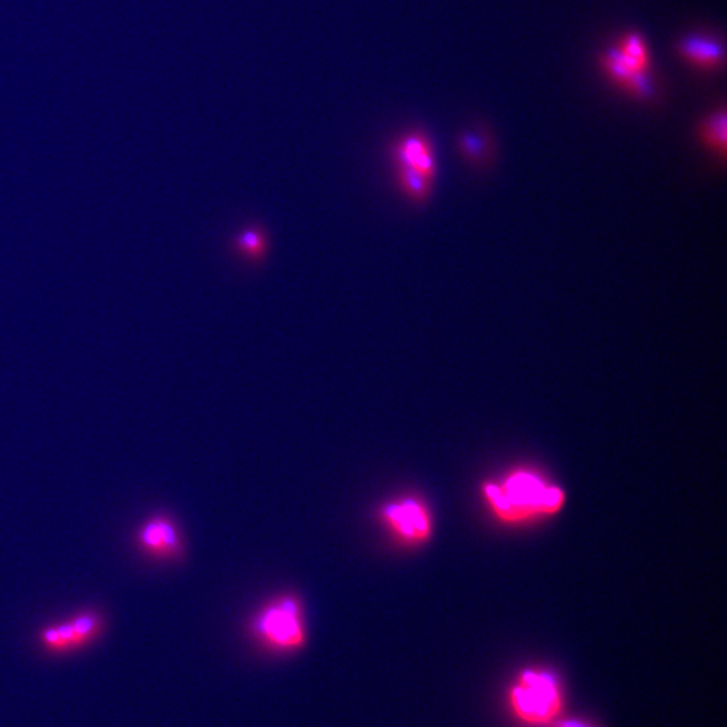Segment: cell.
Wrapping results in <instances>:
<instances>
[{"label": "cell", "instance_id": "11", "mask_svg": "<svg viewBox=\"0 0 727 727\" xmlns=\"http://www.w3.org/2000/svg\"><path fill=\"white\" fill-rule=\"evenodd\" d=\"M396 180H398L400 190L411 201L417 202V204H423L430 197L433 182L427 180L417 170L410 169V167H398Z\"/></svg>", "mask_w": 727, "mask_h": 727}, {"label": "cell", "instance_id": "14", "mask_svg": "<svg viewBox=\"0 0 727 727\" xmlns=\"http://www.w3.org/2000/svg\"><path fill=\"white\" fill-rule=\"evenodd\" d=\"M559 727H587L585 725H582V723L575 722V721H567L561 723V726Z\"/></svg>", "mask_w": 727, "mask_h": 727}, {"label": "cell", "instance_id": "5", "mask_svg": "<svg viewBox=\"0 0 727 727\" xmlns=\"http://www.w3.org/2000/svg\"><path fill=\"white\" fill-rule=\"evenodd\" d=\"M103 620L99 613L87 610L61 624L50 625L41 632L40 640L52 652H69L85 647L100 635Z\"/></svg>", "mask_w": 727, "mask_h": 727}, {"label": "cell", "instance_id": "3", "mask_svg": "<svg viewBox=\"0 0 727 727\" xmlns=\"http://www.w3.org/2000/svg\"><path fill=\"white\" fill-rule=\"evenodd\" d=\"M511 705L524 722L532 725L551 722L561 710L557 679L548 672L524 671L512 688Z\"/></svg>", "mask_w": 727, "mask_h": 727}, {"label": "cell", "instance_id": "2", "mask_svg": "<svg viewBox=\"0 0 727 727\" xmlns=\"http://www.w3.org/2000/svg\"><path fill=\"white\" fill-rule=\"evenodd\" d=\"M250 628L262 647L279 655H293L307 644L302 602L290 594L267 602L252 618Z\"/></svg>", "mask_w": 727, "mask_h": 727}, {"label": "cell", "instance_id": "12", "mask_svg": "<svg viewBox=\"0 0 727 727\" xmlns=\"http://www.w3.org/2000/svg\"><path fill=\"white\" fill-rule=\"evenodd\" d=\"M617 49L620 50L621 56L624 57V60L627 61L633 71L637 73L647 72L649 57L643 38L637 36V34H628V36L622 38Z\"/></svg>", "mask_w": 727, "mask_h": 727}, {"label": "cell", "instance_id": "9", "mask_svg": "<svg viewBox=\"0 0 727 727\" xmlns=\"http://www.w3.org/2000/svg\"><path fill=\"white\" fill-rule=\"evenodd\" d=\"M701 141L707 149L725 157L727 146V118L725 111L715 112L699 128Z\"/></svg>", "mask_w": 727, "mask_h": 727}, {"label": "cell", "instance_id": "1", "mask_svg": "<svg viewBox=\"0 0 727 727\" xmlns=\"http://www.w3.org/2000/svg\"><path fill=\"white\" fill-rule=\"evenodd\" d=\"M485 499L504 522L554 515L565 504V493L528 472H516L500 482L485 485Z\"/></svg>", "mask_w": 727, "mask_h": 727}, {"label": "cell", "instance_id": "4", "mask_svg": "<svg viewBox=\"0 0 727 727\" xmlns=\"http://www.w3.org/2000/svg\"><path fill=\"white\" fill-rule=\"evenodd\" d=\"M377 519L404 546H419L433 535V517L419 497L400 496L386 501L377 509Z\"/></svg>", "mask_w": 727, "mask_h": 727}, {"label": "cell", "instance_id": "13", "mask_svg": "<svg viewBox=\"0 0 727 727\" xmlns=\"http://www.w3.org/2000/svg\"><path fill=\"white\" fill-rule=\"evenodd\" d=\"M460 147L462 153L468 155V158L472 159V161H477V159L480 158L482 151H484L481 139H478L477 136L472 134L462 136Z\"/></svg>", "mask_w": 727, "mask_h": 727}, {"label": "cell", "instance_id": "10", "mask_svg": "<svg viewBox=\"0 0 727 727\" xmlns=\"http://www.w3.org/2000/svg\"><path fill=\"white\" fill-rule=\"evenodd\" d=\"M233 250L248 260H262L267 252V237L262 228L250 227L233 240Z\"/></svg>", "mask_w": 727, "mask_h": 727}, {"label": "cell", "instance_id": "8", "mask_svg": "<svg viewBox=\"0 0 727 727\" xmlns=\"http://www.w3.org/2000/svg\"><path fill=\"white\" fill-rule=\"evenodd\" d=\"M678 53L684 60L701 69H717L725 61L721 42L709 37L684 38L678 44Z\"/></svg>", "mask_w": 727, "mask_h": 727}, {"label": "cell", "instance_id": "7", "mask_svg": "<svg viewBox=\"0 0 727 727\" xmlns=\"http://www.w3.org/2000/svg\"><path fill=\"white\" fill-rule=\"evenodd\" d=\"M391 155L396 167H410L427 180L434 181L437 159L430 139L423 132L412 131L400 136L392 146Z\"/></svg>", "mask_w": 727, "mask_h": 727}, {"label": "cell", "instance_id": "6", "mask_svg": "<svg viewBox=\"0 0 727 727\" xmlns=\"http://www.w3.org/2000/svg\"><path fill=\"white\" fill-rule=\"evenodd\" d=\"M136 546L147 557L171 561L180 557L184 542L180 528L166 515H155L146 520L136 532Z\"/></svg>", "mask_w": 727, "mask_h": 727}]
</instances>
